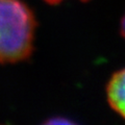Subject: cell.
<instances>
[{
	"label": "cell",
	"instance_id": "1",
	"mask_svg": "<svg viewBox=\"0 0 125 125\" xmlns=\"http://www.w3.org/2000/svg\"><path fill=\"white\" fill-rule=\"evenodd\" d=\"M37 20L23 0H0V60L3 65L29 60Z\"/></svg>",
	"mask_w": 125,
	"mask_h": 125
},
{
	"label": "cell",
	"instance_id": "2",
	"mask_svg": "<svg viewBox=\"0 0 125 125\" xmlns=\"http://www.w3.org/2000/svg\"><path fill=\"white\" fill-rule=\"evenodd\" d=\"M106 97L109 106L125 119V68L111 76L106 84Z\"/></svg>",
	"mask_w": 125,
	"mask_h": 125
},
{
	"label": "cell",
	"instance_id": "3",
	"mask_svg": "<svg viewBox=\"0 0 125 125\" xmlns=\"http://www.w3.org/2000/svg\"><path fill=\"white\" fill-rule=\"evenodd\" d=\"M42 125H77V124L72 122L69 119L62 118V117H55V118L48 119Z\"/></svg>",
	"mask_w": 125,
	"mask_h": 125
},
{
	"label": "cell",
	"instance_id": "4",
	"mask_svg": "<svg viewBox=\"0 0 125 125\" xmlns=\"http://www.w3.org/2000/svg\"><path fill=\"white\" fill-rule=\"evenodd\" d=\"M120 32H121V36H122L125 39V14L123 16L122 20H121V26H120Z\"/></svg>",
	"mask_w": 125,
	"mask_h": 125
},
{
	"label": "cell",
	"instance_id": "5",
	"mask_svg": "<svg viewBox=\"0 0 125 125\" xmlns=\"http://www.w3.org/2000/svg\"><path fill=\"white\" fill-rule=\"evenodd\" d=\"M47 3H49V4H58V3H61L62 0H45ZM81 1H88V0H81Z\"/></svg>",
	"mask_w": 125,
	"mask_h": 125
}]
</instances>
